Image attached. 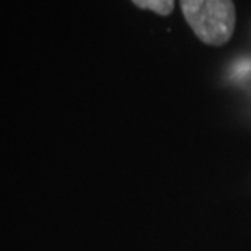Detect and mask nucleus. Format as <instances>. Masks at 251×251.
I'll return each mask as SVG.
<instances>
[{
    "mask_svg": "<svg viewBox=\"0 0 251 251\" xmlns=\"http://www.w3.org/2000/svg\"><path fill=\"white\" fill-rule=\"evenodd\" d=\"M181 12L200 41L224 46L230 41L237 23L232 0H180Z\"/></svg>",
    "mask_w": 251,
    "mask_h": 251,
    "instance_id": "f257e3e1",
    "label": "nucleus"
},
{
    "mask_svg": "<svg viewBox=\"0 0 251 251\" xmlns=\"http://www.w3.org/2000/svg\"><path fill=\"white\" fill-rule=\"evenodd\" d=\"M136 7L143 10H151V12L157 15H170L174 12V0H131Z\"/></svg>",
    "mask_w": 251,
    "mask_h": 251,
    "instance_id": "f03ea898",
    "label": "nucleus"
}]
</instances>
